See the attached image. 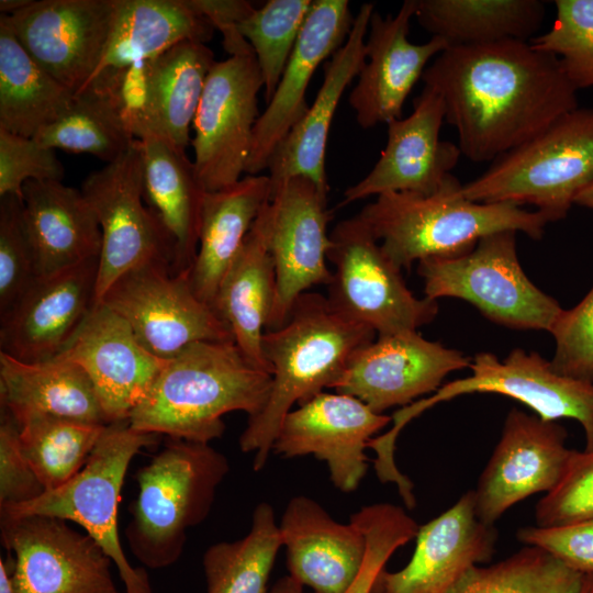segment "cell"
<instances>
[{
	"label": "cell",
	"instance_id": "obj_16",
	"mask_svg": "<svg viewBox=\"0 0 593 593\" xmlns=\"http://www.w3.org/2000/svg\"><path fill=\"white\" fill-rule=\"evenodd\" d=\"M471 359L417 331L377 335L350 358L332 389L383 414L436 392L448 373L468 368Z\"/></svg>",
	"mask_w": 593,
	"mask_h": 593
},
{
	"label": "cell",
	"instance_id": "obj_52",
	"mask_svg": "<svg viewBox=\"0 0 593 593\" xmlns=\"http://www.w3.org/2000/svg\"><path fill=\"white\" fill-rule=\"evenodd\" d=\"M0 593H18L11 579L8 562L0 559Z\"/></svg>",
	"mask_w": 593,
	"mask_h": 593
},
{
	"label": "cell",
	"instance_id": "obj_18",
	"mask_svg": "<svg viewBox=\"0 0 593 593\" xmlns=\"http://www.w3.org/2000/svg\"><path fill=\"white\" fill-rule=\"evenodd\" d=\"M391 423L359 399L321 392L282 419L272 450L286 458L312 455L327 465L339 491H355L368 470L365 449Z\"/></svg>",
	"mask_w": 593,
	"mask_h": 593
},
{
	"label": "cell",
	"instance_id": "obj_11",
	"mask_svg": "<svg viewBox=\"0 0 593 593\" xmlns=\"http://www.w3.org/2000/svg\"><path fill=\"white\" fill-rule=\"evenodd\" d=\"M102 235L96 303L127 271L165 262L174 271L175 247L169 234L144 200L143 159L138 139L115 160L91 172L81 183Z\"/></svg>",
	"mask_w": 593,
	"mask_h": 593
},
{
	"label": "cell",
	"instance_id": "obj_31",
	"mask_svg": "<svg viewBox=\"0 0 593 593\" xmlns=\"http://www.w3.org/2000/svg\"><path fill=\"white\" fill-rule=\"evenodd\" d=\"M136 139L143 159L144 200L174 242V272L190 271L206 191L184 149L153 134Z\"/></svg>",
	"mask_w": 593,
	"mask_h": 593
},
{
	"label": "cell",
	"instance_id": "obj_37",
	"mask_svg": "<svg viewBox=\"0 0 593 593\" xmlns=\"http://www.w3.org/2000/svg\"><path fill=\"white\" fill-rule=\"evenodd\" d=\"M282 547L273 508L259 503L248 533L210 546L203 555L206 593H268L267 583Z\"/></svg>",
	"mask_w": 593,
	"mask_h": 593
},
{
	"label": "cell",
	"instance_id": "obj_23",
	"mask_svg": "<svg viewBox=\"0 0 593 593\" xmlns=\"http://www.w3.org/2000/svg\"><path fill=\"white\" fill-rule=\"evenodd\" d=\"M416 0H405L399 11L371 14L366 40V61L348 102L361 128L400 119L405 100L427 68L428 61L448 47L440 37L423 44L409 40Z\"/></svg>",
	"mask_w": 593,
	"mask_h": 593
},
{
	"label": "cell",
	"instance_id": "obj_47",
	"mask_svg": "<svg viewBox=\"0 0 593 593\" xmlns=\"http://www.w3.org/2000/svg\"><path fill=\"white\" fill-rule=\"evenodd\" d=\"M64 166L55 154L36 142L0 128V197L22 198V187L29 180L61 181Z\"/></svg>",
	"mask_w": 593,
	"mask_h": 593
},
{
	"label": "cell",
	"instance_id": "obj_53",
	"mask_svg": "<svg viewBox=\"0 0 593 593\" xmlns=\"http://www.w3.org/2000/svg\"><path fill=\"white\" fill-rule=\"evenodd\" d=\"M33 0H1L0 14H14L31 4Z\"/></svg>",
	"mask_w": 593,
	"mask_h": 593
},
{
	"label": "cell",
	"instance_id": "obj_55",
	"mask_svg": "<svg viewBox=\"0 0 593 593\" xmlns=\"http://www.w3.org/2000/svg\"><path fill=\"white\" fill-rule=\"evenodd\" d=\"M580 593H593V574H584Z\"/></svg>",
	"mask_w": 593,
	"mask_h": 593
},
{
	"label": "cell",
	"instance_id": "obj_40",
	"mask_svg": "<svg viewBox=\"0 0 593 593\" xmlns=\"http://www.w3.org/2000/svg\"><path fill=\"white\" fill-rule=\"evenodd\" d=\"M584 574L527 546L489 567L474 566L448 593H580Z\"/></svg>",
	"mask_w": 593,
	"mask_h": 593
},
{
	"label": "cell",
	"instance_id": "obj_3",
	"mask_svg": "<svg viewBox=\"0 0 593 593\" xmlns=\"http://www.w3.org/2000/svg\"><path fill=\"white\" fill-rule=\"evenodd\" d=\"M271 378L234 340L195 342L167 361L128 422L138 432L210 444L225 432L223 415L261 411Z\"/></svg>",
	"mask_w": 593,
	"mask_h": 593
},
{
	"label": "cell",
	"instance_id": "obj_19",
	"mask_svg": "<svg viewBox=\"0 0 593 593\" xmlns=\"http://www.w3.org/2000/svg\"><path fill=\"white\" fill-rule=\"evenodd\" d=\"M113 0H41L0 14L26 53L74 96L105 48Z\"/></svg>",
	"mask_w": 593,
	"mask_h": 593
},
{
	"label": "cell",
	"instance_id": "obj_8",
	"mask_svg": "<svg viewBox=\"0 0 593 593\" xmlns=\"http://www.w3.org/2000/svg\"><path fill=\"white\" fill-rule=\"evenodd\" d=\"M157 438V434L135 430L128 419L107 424L85 467L72 479L30 502L2 507L0 515H44L81 526L112 559L125 593H153L147 572L133 567L124 553L118 511L132 459Z\"/></svg>",
	"mask_w": 593,
	"mask_h": 593
},
{
	"label": "cell",
	"instance_id": "obj_43",
	"mask_svg": "<svg viewBox=\"0 0 593 593\" xmlns=\"http://www.w3.org/2000/svg\"><path fill=\"white\" fill-rule=\"evenodd\" d=\"M350 519L365 534L367 551L360 573L346 593H372L390 557L416 537L418 525L402 507L389 503L365 506Z\"/></svg>",
	"mask_w": 593,
	"mask_h": 593
},
{
	"label": "cell",
	"instance_id": "obj_13",
	"mask_svg": "<svg viewBox=\"0 0 593 593\" xmlns=\"http://www.w3.org/2000/svg\"><path fill=\"white\" fill-rule=\"evenodd\" d=\"M264 80L255 54L230 56L212 66L193 119L191 146L206 192L242 179L259 118Z\"/></svg>",
	"mask_w": 593,
	"mask_h": 593
},
{
	"label": "cell",
	"instance_id": "obj_39",
	"mask_svg": "<svg viewBox=\"0 0 593 593\" xmlns=\"http://www.w3.org/2000/svg\"><path fill=\"white\" fill-rule=\"evenodd\" d=\"M19 426L22 451L46 491L85 467L105 427L53 415H34Z\"/></svg>",
	"mask_w": 593,
	"mask_h": 593
},
{
	"label": "cell",
	"instance_id": "obj_4",
	"mask_svg": "<svg viewBox=\"0 0 593 593\" xmlns=\"http://www.w3.org/2000/svg\"><path fill=\"white\" fill-rule=\"evenodd\" d=\"M461 187L450 175L432 194L382 193L358 216L401 270L427 258L463 254L496 232H522L533 239L545 234L549 222L540 212L513 203L474 202L461 194Z\"/></svg>",
	"mask_w": 593,
	"mask_h": 593
},
{
	"label": "cell",
	"instance_id": "obj_45",
	"mask_svg": "<svg viewBox=\"0 0 593 593\" xmlns=\"http://www.w3.org/2000/svg\"><path fill=\"white\" fill-rule=\"evenodd\" d=\"M535 518L540 527L593 518V449L572 451L560 480L537 503Z\"/></svg>",
	"mask_w": 593,
	"mask_h": 593
},
{
	"label": "cell",
	"instance_id": "obj_50",
	"mask_svg": "<svg viewBox=\"0 0 593 593\" xmlns=\"http://www.w3.org/2000/svg\"><path fill=\"white\" fill-rule=\"evenodd\" d=\"M223 36V47L230 56L254 54L247 40L240 34L239 25L256 8L245 0H189Z\"/></svg>",
	"mask_w": 593,
	"mask_h": 593
},
{
	"label": "cell",
	"instance_id": "obj_14",
	"mask_svg": "<svg viewBox=\"0 0 593 593\" xmlns=\"http://www.w3.org/2000/svg\"><path fill=\"white\" fill-rule=\"evenodd\" d=\"M326 198L327 193L310 179L293 177L276 187L262 208L276 272L275 301L266 331L281 327L306 290L331 281L327 224L332 216Z\"/></svg>",
	"mask_w": 593,
	"mask_h": 593
},
{
	"label": "cell",
	"instance_id": "obj_26",
	"mask_svg": "<svg viewBox=\"0 0 593 593\" xmlns=\"http://www.w3.org/2000/svg\"><path fill=\"white\" fill-rule=\"evenodd\" d=\"M347 0H313L277 89L253 132L245 172L259 175L278 144L304 115L305 94L317 67L346 42L354 24Z\"/></svg>",
	"mask_w": 593,
	"mask_h": 593
},
{
	"label": "cell",
	"instance_id": "obj_30",
	"mask_svg": "<svg viewBox=\"0 0 593 593\" xmlns=\"http://www.w3.org/2000/svg\"><path fill=\"white\" fill-rule=\"evenodd\" d=\"M22 203L38 277L100 256V225L81 190L61 181L29 180Z\"/></svg>",
	"mask_w": 593,
	"mask_h": 593
},
{
	"label": "cell",
	"instance_id": "obj_35",
	"mask_svg": "<svg viewBox=\"0 0 593 593\" xmlns=\"http://www.w3.org/2000/svg\"><path fill=\"white\" fill-rule=\"evenodd\" d=\"M546 15L538 0H416L419 25L449 46L527 41Z\"/></svg>",
	"mask_w": 593,
	"mask_h": 593
},
{
	"label": "cell",
	"instance_id": "obj_9",
	"mask_svg": "<svg viewBox=\"0 0 593 593\" xmlns=\"http://www.w3.org/2000/svg\"><path fill=\"white\" fill-rule=\"evenodd\" d=\"M516 233L496 232L463 254L418 261L425 296L435 301L462 299L494 323L549 332L563 309L525 275L517 257Z\"/></svg>",
	"mask_w": 593,
	"mask_h": 593
},
{
	"label": "cell",
	"instance_id": "obj_54",
	"mask_svg": "<svg viewBox=\"0 0 593 593\" xmlns=\"http://www.w3.org/2000/svg\"><path fill=\"white\" fill-rule=\"evenodd\" d=\"M574 204L593 210V179L579 192L574 200Z\"/></svg>",
	"mask_w": 593,
	"mask_h": 593
},
{
	"label": "cell",
	"instance_id": "obj_49",
	"mask_svg": "<svg viewBox=\"0 0 593 593\" xmlns=\"http://www.w3.org/2000/svg\"><path fill=\"white\" fill-rule=\"evenodd\" d=\"M517 538L583 574H593V518L555 527H523Z\"/></svg>",
	"mask_w": 593,
	"mask_h": 593
},
{
	"label": "cell",
	"instance_id": "obj_33",
	"mask_svg": "<svg viewBox=\"0 0 593 593\" xmlns=\"http://www.w3.org/2000/svg\"><path fill=\"white\" fill-rule=\"evenodd\" d=\"M270 192L268 175H247L228 188L205 193L190 281L210 306Z\"/></svg>",
	"mask_w": 593,
	"mask_h": 593
},
{
	"label": "cell",
	"instance_id": "obj_17",
	"mask_svg": "<svg viewBox=\"0 0 593 593\" xmlns=\"http://www.w3.org/2000/svg\"><path fill=\"white\" fill-rule=\"evenodd\" d=\"M215 61L205 43L186 40L131 68L121 99L133 136L153 134L186 150L205 81Z\"/></svg>",
	"mask_w": 593,
	"mask_h": 593
},
{
	"label": "cell",
	"instance_id": "obj_24",
	"mask_svg": "<svg viewBox=\"0 0 593 593\" xmlns=\"http://www.w3.org/2000/svg\"><path fill=\"white\" fill-rule=\"evenodd\" d=\"M99 257L38 277L0 316V351L40 362L56 357L96 304Z\"/></svg>",
	"mask_w": 593,
	"mask_h": 593
},
{
	"label": "cell",
	"instance_id": "obj_46",
	"mask_svg": "<svg viewBox=\"0 0 593 593\" xmlns=\"http://www.w3.org/2000/svg\"><path fill=\"white\" fill-rule=\"evenodd\" d=\"M549 333L556 342L552 369L593 383V287L579 304L561 311Z\"/></svg>",
	"mask_w": 593,
	"mask_h": 593
},
{
	"label": "cell",
	"instance_id": "obj_29",
	"mask_svg": "<svg viewBox=\"0 0 593 593\" xmlns=\"http://www.w3.org/2000/svg\"><path fill=\"white\" fill-rule=\"evenodd\" d=\"M290 577L315 593H346L362 568L360 527L336 522L316 501L292 497L279 523Z\"/></svg>",
	"mask_w": 593,
	"mask_h": 593
},
{
	"label": "cell",
	"instance_id": "obj_15",
	"mask_svg": "<svg viewBox=\"0 0 593 593\" xmlns=\"http://www.w3.org/2000/svg\"><path fill=\"white\" fill-rule=\"evenodd\" d=\"M0 528L3 546L14 555L10 574L18 593H118L112 559L67 521L0 515Z\"/></svg>",
	"mask_w": 593,
	"mask_h": 593
},
{
	"label": "cell",
	"instance_id": "obj_44",
	"mask_svg": "<svg viewBox=\"0 0 593 593\" xmlns=\"http://www.w3.org/2000/svg\"><path fill=\"white\" fill-rule=\"evenodd\" d=\"M38 278L23 220L22 198L0 197V316Z\"/></svg>",
	"mask_w": 593,
	"mask_h": 593
},
{
	"label": "cell",
	"instance_id": "obj_48",
	"mask_svg": "<svg viewBox=\"0 0 593 593\" xmlns=\"http://www.w3.org/2000/svg\"><path fill=\"white\" fill-rule=\"evenodd\" d=\"M45 491L22 451L19 424L1 407L0 508L30 502Z\"/></svg>",
	"mask_w": 593,
	"mask_h": 593
},
{
	"label": "cell",
	"instance_id": "obj_51",
	"mask_svg": "<svg viewBox=\"0 0 593 593\" xmlns=\"http://www.w3.org/2000/svg\"><path fill=\"white\" fill-rule=\"evenodd\" d=\"M268 593H304V586L288 575L276 582Z\"/></svg>",
	"mask_w": 593,
	"mask_h": 593
},
{
	"label": "cell",
	"instance_id": "obj_2",
	"mask_svg": "<svg viewBox=\"0 0 593 593\" xmlns=\"http://www.w3.org/2000/svg\"><path fill=\"white\" fill-rule=\"evenodd\" d=\"M377 333L340 315L320 293L305 292L293 304L287 322L266 331L262 354L271 368L266 404L249 416L239 437L244 452H255L253 468L261 470L284 416L325 389H332L350 358Z\"/></svg>",
	"mask_w": 593,
	"mask_h": 593
},
{
	"label": "cell",
	"instance_id": "obj_34",
	"mask_svg": "<svg viewBox=\"0 0 593 593\" xmlns=\"http://www.w3.org/2000/svg\"><path fill=\"white\" fill-rule=\"evenodd\" d=\"M276 272L268 249L262 209L222 279L213 309L231 327L248 360L269 371L261 343L272 312Z\"/></svg>",
	"mask_w": 593,
	"mask_h": 593
},
{
	"label": "cell",
	"instance_id": "obj_20",
	"mask_svg": "<svg viewBox=\"0 0 593 593\" xmlns=\"http://www.w3.org/2000/svg\"><path fill=\"white\" fill-rule=\"evenodd\" d=\"M557 422L512 409L478 485L473 490L479 518L494 523L514 504L549 492L560 480L573 449Z\"/></svg>",
	"mask_w": 593,
	"mask_h": 593
},
{
	"label": "cell",
	"instance_id": "obj_36",
	"mask_svg": "<svg viewBox=\"0 0 593 593\" xmlns=\"http://www.w3.org/2000/svg\"><path fill=\"white\" fill-rule=\"evenodd\" d=\"M72 100L74 93L26 53L0 16V128L34 137Z\"/></svg>",
	"mask_w": 593,
	"mask_h": 593
},
{
	"label": "cell",
	"instance_id": "obj_6",
	"mask_svg": "<svg viewBox=\"0 0 593 593\" xmlns=\"http://www.w3.org/2000/svg\"><path fill=\"white\" fill-rule=\"evenodd\" d=\"M593 179V108H577L494 159L462 184L474 202L532 204L548 222L567 216Z\"/></svg>",
	"mask_w": 593,
	"mask_h": 593
},
{
	"label": "cell",
	"instance_id": "obj_12",
	"mask_svg": "<svg viewBox=\"0 0 593 593\" xmlns=\"http://www.w3.org/2000/svg\"><path fill=\"white\" fill-rule=\"evenodd\" d=\"M102 303L122 316L141 345L169 360L195 342H232L231 327L193 291L190 271L149 262L121 276ZM100 303V302H99Z\"/></svg>",
	"mask_w": 593,
	"mask_h": 593
},
{
	"label": "cell",
	"instance_id": "obj_41",
	"mask_svg": "<svg viewBox=\"0 0 593 593\" xmlns=\"http://www.w3.org/2000/svg\"><path fill=\"white\" fill-rule=\"evenodd\" d=\"M313 0H269L239 25L250 44L268 103L311 10Z\"/></svg>",
	"mask_w": 593,
	"mask_h": 593
},
{
	"label": "cell",
	"instance_id": "obj_28",
	"mask_svg": "<svg viewBox=\"0 0 593 593\" xmlns=\"http://www.w3.org/2000/svg\"><path fill=\"white\" fill-rule=\"evenodd\" d=\"M374 10L373 3L359 8L346 42L324 65L313 104L271 154L267 167L270 191L290 178L303 177L327 193L325 153L332 121L346 88L366 61V36Z\"/></svg>",
	"mask_w": 593,
	"mask_h": 593
},
{
	"label": "cell",
	"instance_id": "obj_27",
	"mask_svg": "<svg viewBox=\"0 0 593 593\" xmlns=\"http://www.w3.org/2000/svg\"><path fill=\"white\" fill-rule=\"evenodd\" d=\"M214 31L189 0H113L105 48L94 72L77 93L116 97L131 68L186 40L206 44Z\"/></svg>",
	"mask_w": 593,
	"mask_h": 593
},
{
	"label": "cell",
	"instance_id": "obj_1",
	"mask_svg": "<svg viewBox=\"0 0 593 593\" xmlns=\"http://www.w3.org/2000/svg\"><path fill=\"white\" fill-rule=\"evenodd\" d=\"M422 80L443 98L445 121L473 163H492L579 108L560 59L527 41L449 46Z\"/></svg>",
	"mask_w": 593,
	"mask_h": 593
},
{
	"label": "cell",
	"instance_id": "obj_7",
	"mask_svg": "<svg viewBox=\"0 0 593 593\" xmlns=\"http://www.w3.org/2000/svg\"><path fill=\"white\" fill-rule=\"evenodd\" d=\"M469 368L470 376L450 381L428 398L396 411L391 416L392 427L369 441L379 478L390 480L400 474L394 460L395 441L410 421L435 404L470 393L513 398L545 421L572 418L584 430L585 449H593V383L561 376L539 354L522 348L513 349L503 361L491 353L477 354Z\"/></svg>",
	"mask_w": 593,
	"mask_h": 593
},
{
	"label": "cell",
	"instance_id": "obj_38",
	"mask_svg": "<svg viewBox=\"0 0 593 593\" xmlns=\"http://www.w3.org/2000/svg\"><path fill=\"white\" fill-rule=\"evenodd\" d=\"M33 138L45 147L90 154L107 164L121 156L136 139L121 101L92 91L75 94L69 109Z\"/></svg>",
	"mask_w": 593,
	"mask_h": 593
},
{
	"label": "cell",
	"instance_id": "obj_25",
	"mask_svg": "<svg viewBox=\"0 0 593 593\" xmlns=\"http://www.w3.org/2000/svg\"><path fill=\"white\" fill-rule=\"evenodd\" d=\"M415 538L409 563L395 572L383 569L372 593H448L471 568L493 556L497 532L479 518L471 490L419 526Z\"/></svg>",
	"mask_w": 593,
	"mask_h": 593
},
{
	"label": "cell",
	"instance_id": "obj_10",
	"mask_svg": "<svg viewBox=\"0 0 593 593\" xmlns=\"http://www.w3.org/2000/svg\"><path fill=\"white\" fill-rule=\"evenodd\" d=\"M329 236L326 298L340 315L377 335L417 331L434 321L437 301L414 295L358 214L338 222Z\"/></svg>",
	"mask_w": 593,
	"mask_h": 593
},
{
	"label": "cell",
	"instance_id": "obj_22",
	"mask_svg": "<svg viewBox=\"0 0 593 593\" xmlns=\"http://www.w3.org/2000/svg\"><path fill=\"white\" fill-rule=\"evenodd\" d=\"M56 357L85 370L109 423L128 419L168 361L147 351L128 323L102 302L92 306Z\"/></svg>",
	"mask_w": 593,
	"mask_h": 593
},
{
	"label": "cell",
	"instance_id": "obj_21",
	"mask_svg": "<svg viewBox=\"0 0 593 593\" xmlns=\"http://www.w3.org/2000/svg\"><path fill=\"white\" fill-rule=\"evenodd\" d=\"M413 112L390 121L388 141L372 169L344 191L340 206L388 192L432 194L440 189L461 156L458 144L439 137L443 98L424 86Z\"/></svg>",
	"mask_w": 593,
	"mask_h": 593
},
{
	"label": "cell",
	"instance_id": "obj_42",
	"mask_svg": "<svg viewBox=\"0 0 593 593\" xmlns=\"http://www.w3.org/2000/svg\"><path fill=\"white\" fill-rule=\"evenodd\" d=\"M550 29L530 44L557 56L577 90L593 87V0H557Z\"/></svg>",
	"mask_w": 593,
	"mask_h": 593
},
{
	"label": "cell",
	"instance_id": "obj_5",
	"mask_svg": "<svg viewBox=\"0 0 593 593\" xmlns=\"http://www.w3.org/2000/svg\"><path fill=\"white\" fill-rule=\"evenodd\" d=\"M230 471L226 456L210 444L169 437L139 468L125 537L146 568H167L181 557L188 529L209 515Z\"/></svg>",
	"mask_w": 593,
	"mask_h": 593
},
{
	"label": "cell",
	"instance_id": "obj_32",
	"mask_svg": "<svg viewBox=\"0 0 593 593\" xmlns=\"http://www.w3.org/2000/svg\"><path fill=\"white\" fill-rule=\"evenodd\" d=\"M0 403L18 424L34 415L110 424L88 374L60 357L26 362L0 351Z\"/></svg>",
	"mask_w": 593,
	"mask_h": 593
}]
</instances>
